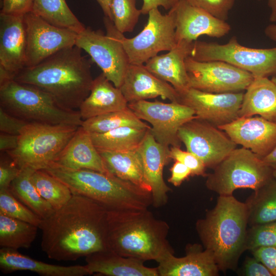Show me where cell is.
<instances>
[{"mask_svg":"<svg viewBox=\"0 0 276 276\" xmlns=\"http://www.w3.org/2000/svg\"><path fill=\"white\" fill-rule=\"evenodd\" d=\"M81 126L89 133H101L124 126L151 129L128 107L83 121Z\"/></svg>","mask_w":276,"mask_h":276,"instance_id":"35","label":"cell"},{"mask_svg":"<svg viewBox=\"0 0 276 276\" xmlns=\"http://www.w3.org/2000/svg\"><path fill=\"white\" fill-rule=\"evenodd\" d=\"M79 126L29 123L18 135L17 147L6 152L20 168H46L53 163Z\"/></svg>","mask_w":276,"mask_h":276,"instance_id":"7","label":"cell"},{"mask_svg":"<svg viewBox=\"0 0 276 276\" xmlns=\"http://www.w3.org/2000/svg\"><path fill=\"white\" fill-rule=\"evenodd\" d=\"M247 205L232 195H219L214 207L197 220L195 228L204 249L213 255L220 271L236 269L246 250Z\"/></svg>","mask_w":276,"mask_h":276,"instance_id":"3","label":"cell"},{"mask_svg":"<svg viewBox=\"0 0 276 276\" xmlns=\"http://www.w3.org/2000/svg\"><path fill=\"white\" fill-rule=\"evenodd\" d=\"M128 107L140 119L151 125L150 131L156 141L168 148L180 147L178 130L197 118L193 109L176 101L165 103L142 100L128 103Z\"/></svg>","mask_w":276,"mask_h":276,"instance_id":"12","label":"cell"},{"mask_svg":"<svg viewBox=\"0 0 276 276\" xmlns=\"http://www.w3.org/2000/svg\"><path fill=\"white\" fill-rule=\"evenodd\" d=\"M81 51L76 45L63 49L38 64L25 68L13 80L44 91L65 108L78 110L94 80L93 61Z\"/></svg>","mask_w":276,"mask_h":276,"instance_id":"2","label":"cell"},{"mask_svg":"<svg viewBox=\"0 0 276 276\" xmlns=\"http://www.w3.org/2000/svg\"><path fill=\"white\" fill-rule=\"evenodd\" d=\"M261 159L273 170H276V145L268 154L262 157Z\"/></svg>","mask_w":276,"mask_h":276,"instance_id":"50","label":"cell"},{"mask_svg":"<svg viewBox=\"0 0 276 276\" xmlns=\"http://www.w3.org/2000/svg\"><path fill=\"white\" fill-rule=\"evenodd\" d=\"M171 176L168 181L175 187H179L190 176L192 173L190 169L182 163L175 160L170 169Z\"/></svg>","mask_w":276,"mask_h":276,"instance_id":"47","label":"cell"},{"mask_svg":"<svg viewBox=\"0 0 276 276\" xmlns=\"http://www.w3.org/2000/svg\"><path fill=\"white\" fill-rule=\"evenodd\" d=\"M111 12L114 25L123 34L133 30L142 14L136 0H111Z\"/></svg>","mask_w":276,"mask_h":276,"instance_id":"37","label":"cell"},{"mask_svg":"<svg viewBox=\"0 0 276 276\" xmlns=\"http://www.w3.org/2000/svg\"><path fill=\"white\" fill-rule=\"evenodd\" d=\"M261 247H276V221L252 225L247 229L246 250Z\"/></svg>","mask_w":276,"mask_h":276,"instance_id":"39","label":"cell"},{"mask_svg":"<svg viewBox=\"0 0 276 276\" xmlns=\"http://www.w3.org/2000/svg\"><path fill=\"white\" fill-rule=\"evenodd\" d=\"M264 33L269 39L276 42V24L268 25L264 30Z\"/></svg>","mask_w":276,"mask_h":276,"instance_id":"52","label":"cell"},{"mask_svg":"<svg viewBox=\"0 0 276 276\" xmlns=\"http://www.w3.org/2000/svg\"><path fill=\"white\" fill-rule=\"evenodd\" d=\"M237 145L262 158L276 145V122L259 117L238 118L218 127Z\"/></svg>","mask_w":276,"mask_h":276,"instance_id":"17","label":"cell"},{"mask_svg":"<svg viewBox=\"0 0 276 276\" xmlns=\"http://www.w3.org/2000/svg\"><path fill=\"white\" fill-rule=\"evenodd\" d=\"M271 80H272L275 84H276V76L273 77L271 78Z\"/></svg>","mask_w":276,"mask_h":276,"instance_id":"55","label":"cell"},{"mask_svg":"<svg viewBox=\"0 0 276 276\" xmlns=\"http://www.w3.org/2000/svg\"><path fill=\"white\" fill-rule=\"evenodd\" d=\"M0 213L38 227L42 219L11 193L9 188L0 190Z\"/></svg>","mask_w":276,"mask_h":276,"instance_id":"38","label":"cell"},{"mask_svg":"<svg viewBox=\"0 0 276 276\" xmlns=\"http://www.w3.org/2000/svg\"><path fill=\"white\" fill-rule=\"evenodd\" d=\"M26 67L35 66L57 52L75 45L77 33L50 24L32 11L24 15Z\"/></svg>","mask_w":276,"mask_h":276,"instance_id":"15","label":"cell"},{"mask_svg":"<svg viewBox=\"0 0 276 276\" xmlns=\"http://www.w3.org/2000/svg\"><path fill=\"white\" fill-rule=\"evenodd\" d=\"M189 87L212 93L241 92L254 79L250 73L222 61L185 60Z\"/></svg>","mask_w":276,"mask_h":276,"instance_id":"13","label":"cell"},{"mask_svg":"<svg viewBox=\"0 0 276 276\" xmlns=\"http://www.w3.org/2000/svg\"><path fill=\"white\" fill-rule=\"evenodd\" d=\"M180 0H143L141 9L142 14H148L149 11L155 8L163 7L165 10H171L174 7Z\"/></svg>","mask_w":276,"mask_h":276,"instance_id":"48","label":"cell"},{"mask_svg":"<svg viewBox=\"0 0 276 276\" xmlns=\"http://www.w3.org/2000/svg\"><path fill=\"white\" fill-rule=\"evenodd\" d=\"M150 129L137 150L142 158L147 181L151 189L152 205L159 208L166 204L168 193L171 191L163 177L164 166L171 159L170 148L157 142Z\"/></svg>","mask_w":276,"mask_h":276,"instance_id":"22","label":"cell"},{"mask_svg":"<svg viewBox=\"0 0 276 276\" xmlns=\"http://www.w3.org/2000/svg\"><path fill=\"white\" fill-rule=\"evenodd\" d=\"M32 12L52 25L77 33L85 28L70 9L65 0H34Z\"/></svg>","mask_w":276,"mask_h":276,"instance_id":"34","label":"cell"},{"mask_svg":"<svg viewBox=\"0 0 276 276\" xmlns=\"http://www.w3.org/2000/svg\"><path fill=\"white\" fill-rule=\"evenodd\" d=\"M193 42L179 41L167 53L153 57L145 65L154 76L172 85L177 92L188 88L185 60L190 55Z\"/></svg>","mask_w":276,"mask_h":276,"instance_id":"23","label":"cell"},{"mask_svg":"<svg viewBox=\"0 0 276 276\" xmlns=\"http://www.w3.org/2000/svg\"><path fill=\"white\" fill-rule=\"evenodd\" d=\"M254 257L262 263L276 276V247H261L251 250Z\"/></svg>","mask_w":276,"mask_h":276,"instance_id":"45","label":"cell"},{"mask_svg":"<svg viewBox=\"0 0 276 276\" xmlns=\"http://www.w3.org/2000/svg\"><path fill=\"white\" fill-rule=\"evenodd\" d=\"M103 20L106 34L85 27L77 33L75 45L85 51L104 76L119 88L130 64L123 44L125 36L109 18L104 16Z\"/></svg>","mask_w":276,"mask_h":276,"instance_id":"9","label":"cell"},{"mask_svg":"<svg viewBox=\"0 0 276 276\" xmlns=\"http://www.w3.org/2000/svg\"><path fill=\"white\" fill-rule=\"evenodd\" d=\"M85 261L91 274L159 276L157 267H148L142 260L122 256L108 248L87 255Z\"/></svg>","mask_w":276,"mask_h":276,"instance_id":"25","label":"cell"},{"mask_svg":"<svg viewBox=\"0 0 276 276\" xmlns=\"http://www.w3.org/2000/svg\"><path fill=\"white\" fill-rule=\"evenodd\" d=\"M107 171L124 180L151 192L144 172L140 154L137 150L113 152L99 151Z\"/></svg>","mask_w":276,"mask_h":276,"instance_id":"29","label":"cell"},{"mask_svg":"<svg viewBox=\"0 0 276 276\" xmlns=\"http://www.w3.org/2000/svg\"><path fill=\"white\" fill-rule=\"evenodd\" d=\"M52 163L71 170L89 169L109 173L93 143L90 133L81 126Z\"/></svg>","mask_w":276,"mask_h":276,"instance_id":"24","label":"cell"},{"mask_svg":"<svg viewBox=\"0 0 276 276\" xmlns=\"http://www.w3.org/2000/svg\"><path fill=\"white\" fill-rule=\"evenodd\" d=\"M172 9L175 13L176 42L182 40L193 42L202 35L220 38L231 31L230 25L225 21L191 5L186 0H180Z\"/></svg>","mask_w":276,"mask_h":276,"instance_id":"18","label":"cell"},{"mask_svg":"<svg viewBox=\"0 0 276 276\" xmlns=\"http://www.w3.org/2000/svg\"><path fill=\"white\" fill-rule=\"evenodd\" d=\"M6 154L7 156L1 155L0 190L9 189L21 170L16 163Z\"/></svg>","mask_w":276,"mask_h":276,"instance_id":"42","label":"cell"},{"mask_svg":"<svg viewBox=\"0 0 276 276\" xmlns=\"http://www.w3.org/2000/svg\"><path fill=\"white\" fill-rule=\"evenodd\" d=\"M0 268L4 273L30 271L43 276H84L91 275L86 265L62 266L47 263L31 258L17 250L1 248Z\"/></svg>","mask_w":276,"mask_h":276,"instance_id":"27","label":"cell"},{"mask_svg":"<svg viewBox=\"0 0 276 276\" xmlns=\"http://www.w3.org/2000/svg\"><path fill=\"white\" fill-rule=\"evenodd\" d=\"M31 179L41 196L55 210L63 206L73 195L67 186L44 170H35Z\"/></svg>","mask_w":276,"mask_h":276,"instance_id":"36","label":"cell"},{"mask_svg":"<svg viewBox=\"0 0 276 276\" xmlns=\"http://www.w3.org/2000/svg\"><path fill=\"white\" fill-rule=\"evenodd\" d=\"M18 142V135L1 132V152H7L15 149L17 146Z\"/></svg>","mask_w":276,"mask_h":276,"instance_id":"49","label":"cell"},{"mask_svg":"<svg viewBox=\"0 0 276 276\" xmlns=\"http://www.w3.org/2000/svg\"><path fill=\"white\" fill-rule=\"evenodd\" d=\"M107 212L95 201L73 194L42 219L38 228L42 251L49 259L68 261L107 249Z\"/></svg>","mask_w":276,"mask_h":276,"instance_id":"1","label":"cell"},{"mask_svg":"<svg viewBox=\"0 0 276 276\" xmlns=\"http://www.w3.org/2000/svg\"><path fill=\"white\" fill-rule=\"evenodd\" d=\"M177 102L194 110L197 118L218 127L237 119L244 93H212L189 87L177 92Z\"/></svg>","mask_w":276,"mask_h":276,"instance_id":"16","label":"cell"},{"mask_svg":"<svg viewBox=\"0 0 276 276\" xmlns=\"http://www.w3.org/2000/svg\"><path fill=\"white\" fill-rule=\"evenodd\" d=\"M150 129L124 126L104 133H90L98 151L123 152L137 150Z\"/></svg>","mask_w":276,"mask_h":276,"instance_id":"30","label":"cell"},{"mask_svg":"<svg viewBox=\"0 0 276 276\" xmlns=\"http://www.w3.org/2000/svg\"><path fill=\"white\" fill-rule=\"evenodd\" d=\"M34 0H2L1 13L25 15L32 11Z\"/></svg>","mask_w":276,"mask_h":276,"instance_id":"44","label":"cell"},{"mask_svg":"<svg viewBox=\"0 0 276 276\" xmlns=\"http://www.w3.org/2000/svg\"><path fill=\"white\" fill-rule=\"evenodd\" d=\"M244 93L238 117L259 115L276 121V84L268 77H254Z\"/></svg>","mask_w":276,"mask_h":276,"instance_id":"28","label":"cell"},{"mask_svg":"<svg viewBox=\"0 0 276 276\" xmlns=\"http://www.w3.org/2000/svg\"><path fill=\"white\" fill-rule=\"evenodd\" d=\"M249 226L276 221V180L254 191L245 201Z\"/></svg>","mask_w":276,"mask_h":276,"instance_id":"32","label":"cell"},{"mask_svg":"<svg viewBox=\"0 0 276 276\" xmlns=\"http://www.w3.org/2000/svg\"><path fill=\"white\" fill-rule=\"evenodd\" d=\"M268 6L270 9L269 21L271 22H276V0H268Z\"/></svg>","mask_w":276,"mask_h":276,"instance_id":"53","label":"cell"},{"mask_svg":"<svg viewBox=\"0 0 276 276\" xmlns=\"http://www.w3.org/2000/svg\"><path fill=\"white\" fill-rule=\"evenodd\" d=\"M29 123L17 118L0 107L1 132L19 135Z\"/></svg>","mask_w":276,"mask_h":276,"instance_id":"43","label":"cell"},{"mask_svg":"<svg viewBox=\"0 0 276 276\" xmlns=\"http://www.w3.org/2000/svg\"><path fill=\"white\" fill-rule=\"evenodd\" d=\"M148 14V21L143 30L133 38L125 37L123 40L130 64H144L159 52L169 51L177 44L173 9L162 14L155 8Z\"/></svg>","mask_w":276,"mask_h":276,"instance_id":"11","label":"cell"},{"mask_svg":"<svg viewBox=\"0 0 276 276\" xmlns=\"http://www.w3.org/2000/svg\"><path fill=\"white\" fill-rule=\"evenodd\" d=\"M258 1H261V0H258Z\"/></svg>","mask_w":276,"mask_h":276,"instance_id":"56","label":"cell"},{"mask_svg":"<svg viewBox=\"0 0 276 276\" xmlns=\"http://www.w3.org/2000/svg\"><path fill=\"white\" fill-rule=\"evenodd\" d=\"M272 175H273V178L276 180V170H273Z\"/></svg>","mask_w":276,"mask_h":276,"instance_id":"54","label":"cell"},{"mask_svg":"<svg viewBox=\"0 0 276 276\" xmlns=\"http://www.w3.org/2000/svg\"><path fill=\"white\" fill-rule=\"evenodd\" d=\"M24 15L0 14V71L13 79L26 67Z\"/></svg>","mask_w":276,"mask_h":276,"instance_id":"19","label":"cell"},{"mask_svg":"<svg viewBox=\"0 0 276 276\" xmlns=\"http://www.w3.org/2000/svg\"><path fill=\"white\" fill-rule=\"evenodd\" d=\"M190 56L200 61L226 62L250 73L254 77L276 76V47H247L240 44L235 37L222 44L195 41Z\"/></svg>","mask_w":276,"mask_h":276,"instance_id":"10","label":"cell"},{"mask_svg":"<svg viewBox=\"0 0 276 276\" xmlns=\"http://www.w3.org/2000/svg\"><path fill=\"white\" fill-rule=\"evenodd\" d=\"M38 227L0 213V246L17 250L29 248Z\"/></svg>","mask_w":276,"mask_h":276,"instance_id":"33","label":"cell"},{"mask_svg":"<svg viewBox=\"0 0 276 276\" xmlns=\"http://www.w3.org/2000/svg\"><path fill=\"white\" fill-rule=\"evenodd\" d=\"M101 7L104 16L107 17L112 21V14L111 12V0H96Z\"/></svg>","mask_w":276,"mask_h":276,"instance_id":"51","label":"cell"},{"mask_svg":"<svg viewBox=\"0 0 276 276\" xmlns=\"http://www.w3.org/2000/svg\"><path fill=\"white\" fill-rule=\"evenodd\" d=\"M107 248L125 257L156 261L173 250L169 226L148 209L107 212Z\"/></svg>","mask_w":276,"mask_h":276,"instance_id":"4","label":"cell"},{"mask_svg":"<svg viewBox=\"0 0 276 276\" xmlns=\"http://www.w3.org/2000/svg\"><path fill=\"white\" fill-rule=\"evenodd\" d=\"M170 158L179 161L187 167L192 173V176L206 177V167L203 162L192 153L183 151L179 147L173 146L170 148Z\"/></svg>","mask_w":276,"mask_h":276,"instance_id":"41","label":"cell"},{"mask_svg":"<svg viewBox=\"0 0 276 276\" xmlns=\"http://www.w3.org/2000/svg\"><path fill=\"white\" fill-rule=\"evenodd\" d=\"M207 175L205 186L219 195H232L239 189L256 191L273 177V170L244 147L235 148Z\"/></svg>","mask_w":276,"mask_h":276,"instance_id":"8","label":"cell"},{"mask_svg":"<svg viewBox=\"0 0 276 276\" xmlns=\"http://www.w3.org/2000/svg\"><path fill=\"white\" fill-rule=\"evenodd\" d=\"M35 171L29 167L21 168L9 189L18 200L43 219L50 216L55 210L41 196L33 183L31 176Z\"/></svg>","mask_w":276,"mask_h":276,"instance_id":"31","label":"cell"},{"mask_svg":"<svg viewBox=\"0 0 276 276\" xmlns=\"http://www.w3.org/2000/svg\"><path fill=\"white\" fill-rule=\"evenodd\" d=\"M242 275L245 276H273L269 270L255 257H246Z\"/></svg>","mask_w":276,"mask_h":276,"instance_id":"46","label":"cell"},{"mask_svg":"<svg viewBox=\"0 0 276 276\" xmlns=\"http://www.w3.org/2000/svg\"><path fill=\"white\" fill-rule=\"evenodd\" d=\"M0 107L28 123L80 126L79 110L61 106L50 94L13 79L0 83Z\"/></svg>","mask_w":276,"mask_h":276,"instance_id":"6","label":"cell"},{"mask_svg":"<svg viewBox=\"0 0 276 276\" xmlns=\"http://www.w3.org/2000/svg\"><path fill=\"white\" fill-rule=\"evenodd\" d=\"M43 170L64 183L73 194L87 197L107 211L143 210L152 205L151 192L109 173L71 170L54 163Z\"/></svg>","mask_w":276,"mask_h":276,"instance_id":"5","label":"cell"},{"mask_svg":"<svg viewBox=\"0 0 276 276\" xmlns=\"http://www.w3.org/2000/svg\"><path fill=\"white\" fill-rule=\"evenodd\" d=\"M119 88L128 103L158 97L171 102L178 99L172 85L154 76L144 64H130Z\"/></svg>","mask_w":276,"mask_h":276,"instance_id":"21","label":"cell"},{"mask_svg":"<svg viewBox=\"0 0 276 276\" xmlns=\"http://www.w3.org/2000/svg\"><path fill=\"white\" fill-rule=\"evenodd\" d=\"M186 254L177 257L169 250L156 260L159 276H217L219 269L212 253L197 244L186 246Z\"/></svg>","mask_w":276,"mask_h":276,"instance_id":"20","label":"cell"},{"mask_svg":"<svg viewBox=\"0 0 276 276\" xmlns=\"http://www.w3.org/2000/svg\"><path fill=\"white\" fill-rule=\"evenodd\" d=\"M275 122H276V121Z\"/></svg>","mask_w":276,"mask_h":276,"instance_id":"57","label":"cell"},{"mask_svg":"<svg viewBox=\"0 0 276 276\" xmlns=\"http://www.w3.org/2000/svg\"><path fill=\"white\" fill-rule=\"evenodd\" d=\"M178 136L188 151L213 169L234 149L237 144L218 127L197 118L183 124Z\"/></svg>","mask_w":276,"mask_h":276,"instance_id":"14","label":"cell"},{"mask_svg":"<svg viewBox=\"0 0 276 276\" xmlns=\"http://www.w3.org/2000/svg\"><path fill=\"white\" fill-rule=\"evenodd\" d=\"M190 4L199 8L212 16L226 21L235 0H186Z\"/></svg>","mask_w":276,"mask_h":276,"instance_id":"40","label":"cell"},{"mask_svg":"<svg viewBox=\"0 0 276 276\" xmlns=\"http://www.w3.org/2000/svg\"><path fill=\"white\" fill-rule=\"evenodd\" d=\"M128 103L120 89L102 73L94 79L90 93L78 110L85 120L125 109Z\"/></svg>","mask_w":276,"mask_h":276,"instance_id":"26","label":"cell"}]
</instances>
